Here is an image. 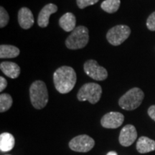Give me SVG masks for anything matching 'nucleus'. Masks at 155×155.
Segmentation results:
<instances>
[{
	"mask_svg": "<svg viewBox=\"0 0 155 155\" xmlns=\"http://www.w3.org/2000/svg\"><path fill=\"white\" fill-rule=\"evenodd\" d=\"M75 71L70 66L60 67L53 74V82L56 90L61 94H68L73 90L76 83Z\"/></svg>",
	"mask_w": 155,
	"mask_h": 155,
	"instance_id": "f257e3e1",
	"label": "nucleus"
},
{
	"mask_svg": "<svg viewBox=\"0 0 155 155\" xmlns=\"http://www.w3.org/2000/svg\"><path fill=\"white\" fill-rule=\"evenodd\" d=\"M30 97L32 105L36 109H42L47 105L49 96L47 86L42 81H36L30 88Z\"/></svg>",
	"mask_w": 155,
	"mask_h": 155,
	"instance_id": "f03ea898",
	"label": "nucleus"
},
{
	"mask_svg": "<svg viewBox=\"0 0 155 155\" xmlns=\"http://www.w3.org/2000/svg\"><path fill=\"white\" fill-rule=\"evenodd\" d=\"M89 40L88 28L78 26L75 28L72 33L65 40V45L70 50H78L86 47Z\"/></svg>",
	"mask_w": 155,
	"mask_h": 155,
	"instance_id": "7ed1b4c3",
	"label": "nucleus"
},
{
	"mask_svg": "<svg viewBox=\"0 0 155 155\" xmlns=\"http://www.w3.org/2000/svg\"><path fill=\"white\" fill-rule=\"evenodd\" d=\"M144 98V94L140 88H133L119 98L120 107L127 111H132L141 105Z\"/></svg>",
	"mask_w": 155,
	"mask_h": 155,
	"instance_id": "20e7f679",
	"label": "nucleus"
},
{
	"mask_svg": "<svg viewBox=\"0 0 155 155\" xmlns=\"http://www.w3.org/2000/svg\"><path fill=\"white\" fill-rule=\"evenodd\" d=\"M102 94V88L98 83H88L81 87L78 93L77 98L80 101H88L92 104L99 101Z\"/></svg>",
	"mask_w": 155,
	"mask_h": 155,
	"instance_id": "39448f33",
	"label": "nucleus"
},
{
	"mask_svg": "<svg viewBox=\"0 0 155 155\" xmlns=\"http://www.w3.org/2000/svg\"><path fill=\"white\" fill-rule=\"evenodd\" d=\"M130 34L131 29L127 25H116L108 31L106 38L112 45L118 46L127 40Z\"/></svg>",
	"mask_w": 155,
	"mask_h": 155,
	"instance_id": "423d86ee",
	"label": "nucleus"
},
{
	"mask_svg": "<svg viewBox=\"0 0 155 155\" xmlns=\"http://www.w3.org/2000/svg\"><path fill=\"white\" fill-rule=\"evenodd\" d=\"M95 141L88 135L77 136L69 142V147L71 150L77 152H88L94 148Z\"/></svg>",
	"mask_w": 155,
	"mask_h": 155,
	"instance_id": "0eeeda50",
	"label": "nucleus"
},
{
	"mask_svg": "<svg viewBox=\"0 0 155 155\" xmlns=\"http://www.w3.org/2000/svg\"><path fill=\"white\" fill-rule=\"evenodd\" d=\"M85 73L96 81H104L107 78L108 72L106 68L101 66L95 60H89L83 65Z\"/></svg>",
	"mask_w": 155,
	"mask_h": 155,
	"instance_id": "6e6552de",
	"label": "nucleus"
},
{
	"mask_svg": "<svg viewBox=\"0 0 155 155\" xmlns=\"http://www.w3.org/2000/svg\"><path fill=\"white\" fill-rule=\"evenodd\" d=\"M124 116L119 112L111 111L105 114L101 120L102 127L106 129H116L122 125Z\"/></svg>",
	"mask_w": 155,
	"mask_h": 155,
	"instance_id": "1a4fd4ad",
	"label": "nucleus"
},
{
	"mask_svg": "<svg viewBox=\"0 0 155 155\" xmlns=\"http://www.w3.org/2000/svg\"><path fill=\"white\" fill-rule=\"evenodd\" d=\"M137 138V131L134 126L127 124L121 130L119 141L123 147H129L134 143Z\"/></svg>",
	"mask_w": 155,
	"mask_h": 155,
	"instance_id": "9d476101",
	"label": "nucleus"
},
{
	"mask_svg": "<svg viewBox=\"0 0 155 155\" xmlns=\"http://www.w3.org/2000/svg\"><path fill=\"white\" fill-rule=\"evenodd\" d=\"M58 11V7L54 4L46 5L41 9L38 15V24L40 28H46L49 24V19L50 15Z\"/></svg>",
	"mask_w": 155,
	"mask_h": 155,
	"instance_id": "9b49d317",
	"label": "nucleus"
},
{
	"mask_svg": "<svg viewBox=\"0 0 155 155\" xmlns=\"http://www.w3.org/2000/svg\"><path fill=\"white\" fill-rule=\"evenodd\" d=\"M18 22L19 26L25 30H28L34 25V16L28 7H22L18 12Z\"/></svg>",
	"mask_w": 155,
	"mask_h": 155,
	"instance_id": "f8f14e48",
	"label": "nucleus"
},
{
	"mask_svg": "<svg viewBox=\"0 0 155 155\" xmlns=\"http://www.w3.org/2000/svg\"><path fill=\"white\" fill-rule=\"evenodd\" d=\"M0 68L5 75L10 78H17L20 74V67L12 62H2L0 64Z\"/></svg>",
	"mask_w": 155,
	"mask_h": 155,
	"instance_id": "ddd939ff",
	"label": "nucleus"
},
{
	"mask_svg": "<svg viewBox=\"0 0 155 155\" xmlns=\"http://www.w3.org/2000/svg\"><path fill=\"white\" fill-rule=\"evenodd\" d=\"M137 150L141 154L155 151V141L147 137H139L137 142Z\"/></svg>",
	"mask_w": 155,
	"mask_h": 155,
	"instance_id": "4468645a",
	"label": "nucleus"
},
{
	"mask_svg": "<svg viewBox=\"0 0 155 155\" xmlns=\"http://www.w3.org/2000/svg\"><path fill=\"white\" fill-rule=\"evenodd\" d=\"M59 25L65 32H73L75 30L76 25V19L75 15L71 12L65 13L60 19Z\"/></svg>",
	"mask_w": 155,
	"mask_h": 155,
	"instance_id": "2eb2a0df",
	"label": "nucleus"
},
{
	"mask_svg": "<svg viewBox=\"0 0 155 155\" xmlns=\"http://www.w3.org/2000/svg\"><path fill=\"white\" fill-rule=\"evenodd\" d=\"M15 139L14 136L8 132L2 133L0 135V150L2 152H9L14 148Z\"/></svg>",
	"mask_w": 155,
	"mask_h": 155,
	"instance_id": "dca6fc26",
	"label": "nucleus"
},
{
	"mask_svg": "<svg viewBox=\"0 0 155 155\" xmlns=\"http://www.w3.org/2000/svg\"><path fill=\"white\" fill-rule=\"evenodd\" d=\"M20 50L18 48L9 45H1L0 46V58H14L19 55Z\"/></svg>",
	"mask_w": 155,
	"mask_h": 155,
	"instance_id": "f3484780",
	"label": "nucleus"
},
{
	"mask_svg": "<svg viewBox=\"0 0 155 155\" xmlns=\"http://www.w3.org/2000/svg\"><path fill=\"white\" fill-rule=\"evenodd\" d=\"M120 4H121L120 0H105L101 3V7L104 11L112 14L118 11Z\"/></svg>",
	"mask_w": 155,
	"mask_h": 155,
	"instance_id": "a211bd4d",
	"label": "nucleus"
},
{
	"mask_svg": "<svg viewBox=\"0 0 155 155\" xmlns=\"http://www.w3.org/2000/svg\"><path fill=\"white\" fill-rule=\"evenodd\" d=\"M12 98L8 94H2L0 95V112L3 113L8 111L12 105Z\"/></svg>",
	"mask_w": 155,
	"mask_h": 155,
	"instance_id": "6ab92c4d",
	"label": "nucleus"
},
{
	"mask_svg": "<svg viewBox=\"0 0 155 155\" xmlns=\"http://www.w3.org/2000/svg\"><path fill=\"white\" fill-rule=\"evenodd\" d=\"M9 20V14L3 7H0V28H3L7 26Z\"/></svg>",
	"mask_w": 155,
	"mask_h": 155,
	"instance_id": "aec40b11",
	"label": "nucleus"
},
{
	"mask_svg": "<svg viewBox=\"0 0 155 155\" xmlns=\"http://www.w3.org/2000/svg\"><path fill=\"white\" fill-rule=\"evenodd\" d=\"M99 0H76L78 7L80 9H84L88 6L94 5Z\"/></svg>",
	"mask_w": 155,
	"mask_h": 155,
	"instance_id": "412c9836",
	"label": "nucleus"
},
{
	"mask_svg": "<svg viewBox=\"0 0 155 155\" xmlns=\"http://www.w3.org/2000/svg\"><path fill=\"white\" fill-rule=\"evenodd\" d=\"M147 27L151 31H155V12L152 13L147 20Z\"/></svg>",
	"mask_w": 155,
	"mask_h": 155,
	"instance_id": "4be33fe9",
	"label": "nucleus"
},
{
	"mask_svg": "<svg viewBox=\"0 0 155 155\" xmlns=\"http://www.w3.org/2000/svg\"><path fill=\"white\" fill-rule=\"evenodd\" d=\"M7 86V81L5 78L0 77V91H3Z\"/></svg>",
	"mask_w": 155,
	"mask_h": 155,
	"instance_id": "5701e85b",
	"label": "nucleus"
},
{
	"mask_svg": "<svg viewBox=\"0 0 155 155\" xmlns=\"http://www.w3.org/2000/svg\"><path fill=\"white\" fill-rule=\"evenodd\" d=\"M148 114L152 119L155 121V105L151 106L148 109Z\"/></svg>",
	"mask_w": 155,
	"mask_h": 155,
	"instance_id": "b1692460",
	"label": "nucleus"
},
{
	"mask_svg": "<svg viewBox=\"0 0 155 155\" xmlns=\"http://www.w3.org/2000/svg\"><path fill=\"white\" fill-rule=\"evenodd\" d=\"M106 155H118V154L116 152H114V151H111V152H108Z\"/></svg>",
	"mask_w": 155,
	"mask_h": 155,
	"instance_id": "393cba45",
	"label": "nucleus"
}]
</instances>
